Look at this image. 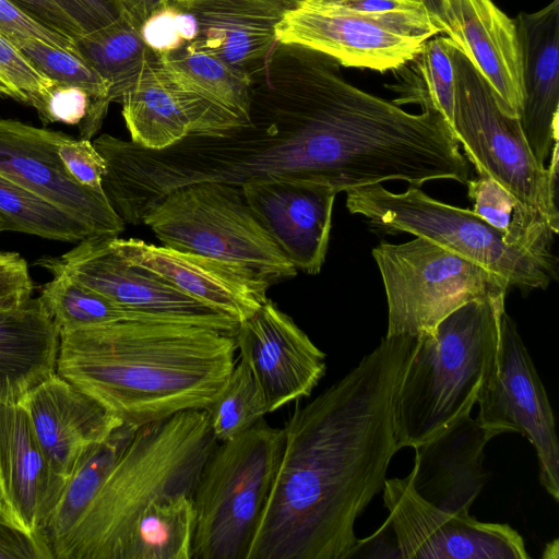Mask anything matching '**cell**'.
<instances>
[{
  "label": "cell",
  "mask_w": 559,
  "mask_h": 559,
  "mask_svg": "<svg viewBox=\"0 0 559 559\" xmlns=\"http://www.w3.org/2000/svg\"><path fill=\"white\" fill-rule=\"evenodd\" d=\"M57 152L68 175L76 183L104 192L103 179L107 173V164L91 140L73 139L63 133Z\"/></svg>",
  "instance_id": "obj_39"
},
{
  "label": "cell",
  "mask_w": 559,
  "mask_h": 559,
  "mask_svg": "<svg viewBox=\"0 0 559 559\" xmlns=\"http://www.w3.org/2000/svg\"><path fill=\"white\" fill-rule=\"evenodd\" d=\"M4 231V228H3V225L2 223L0 222V234Z\"/></svg>",
  "instance_id": "obj_52"
},
{
  "label": "cell",
  "mask_w": 559,
  "mask_h": 559,
  "mask_svg": "<svg viewBox=\"0 0 559 559\" xmlns=\"http://www.w3.org/2000/svg\"><path fill=\"white\" fill-rule=\"evenodd\" d=\"M156 60L154 53L120 102L130 141L151 150L170 146L191 133L190 119L159 73Z\"/></svg>",
  "instance_id": "obj_26"
},
{
  "label": "cell",
  "mask_w": 559,
  "mask_h": 559,
  "mask_svg": "<svg viewBox=\"0 0 559 559\" xmlns=\"http://www.w3.org/2000/svg\"><path fill=\"white\" fill-rule=\"evenodd\" d=\"M63 132L0 118V175L84 222L95 236L118 237L126 223L104 192L76 183L57 146Z\"/></svg>",
  "instance_id": "obj_14"
},
{
  "label": "cell",
  "mask_w": 559,
  "mask_h": 559,
  "mask_svg": "<svg viewBox=\"0 0 559 559\" xmlns=\"http://www.w3.org/2000/svg\"><path fill=\"white\" fill-rule=\"evenodd\" d=\"M194 521L192 495L154 500L133 524L121 559H192Z\"/></svg>",
  "instance_id": "obj_29"
},
{
  "label": "cell",
  "mask_w": 559,
  "mask_h": 559,
  "mask_svg": "<svg viewBox=\"0 0 559 559\" xmlns=\"http://www.w3.org/2000/svg\"><path fill=\"white\" fill-rule=\"evenodd\" d=\"M109 242L128 263L238 323L254 314L269 299L266 292L271 284L240 265L136 238L110 237Z\"/></svg>",
  "instance_id": "obj_16"
},
{
  "label": "cell",
  "mask_w": 559,
  "mask_h": 559,
  "mask_svg": "<svg viewBox=\"0 0 559 559\" xmlns=\"http://www.w3.org/2000/svg\"><path fill=\"white\" fill-rule=\"evenodd\" d=\"M8 37V36H7ZM49 79L80 87L91 98L86 118L79 126V138L91 140L100 129L110 105L109 85L79 53L32 37H8Z\"/></svg>",
  "instance_id": "obj_32"
},
{
  "label": "cell",
  "mask_w": 559,
  "mask_h": 559,
  "mask_svg": "<svg viewBox=\"0 0 559 559\" xmlns=\"http://www.w3.org/2000/svg\"><path fill=\"white\" fill-rule=\"evenodd\" d=\"M34 284L26 260L17 252L0 251V309H16L32 297Z\"/></svg>",
  "instance_id": "obj_41"
},
{
  "label": "cell",
  "mask_w": 559,
  "mask_h": 559,
  "mask_svg": "<svg viewBox=\"0 0 559 559\" xmlns=\"http://www.w3.org/2000/svg\"><path fill=\"white\" fill-rule=\"evenodd\" d=\"M477 423L491 436L518 432L534 447L539 480L559 499V442L555 416L545 386L518 331L503 313L496 366L479 391Z\"/></svg>",
  "instance_id": "obj_10"
},
{
  "label": "cell",
  "mask_w": 559,
  "mask_h": 559,
  "mask_svg": "<svg viewBox=\"0 0 559 559\" xmlns=\"http://www.w3.org/2000/svg\"><path fill=\"white\" fill-rule=\"evenodd\" d=\"M123 13L140 29L142 24L157 10L168 4L169 0H119Z\"/></svg>",
  "instance_id": "obj_46"
},
{
  "label": "cell",
  "mask_w": 559,
  "mask_h": 559,
  "mask_svg": "<svg viewBox=\"0 0 559 559\" xmlns=\"http://www.w3.org/2000/svg\"><path fill=\"white\" fill-rule=\"evenodd\" d=\"M17 7L40 20L51 28L71 38L81 36L84 29L61 0H11Z\"/></svg>",
  "instance_id": "obj_45"
},
{
  "label": "cell",
  "mask_w": 559,
  "mask_h": 559,
  "mask_svg": "<svg viewBox=\"0 0 559 559\" xmlns=\"http://www.w3.org/2000/svg\"><path fill=\"white\" fill-rule=\"evenodd\" d=\"M396 557L404 559H528L522 536L510 525L443 511L421 498L408 476L385 479Z\"/></svg>",
  "instance_id": "obj_11"
},
{
  "label": "cell",
  "mask_w": 559,
  "mask_h": 559,
  "mask_svg": "<svg viewBox=\"0 0 559 559\" xmlns=\"http://www.w3.org/2000/svg\"><path fill=\"white\" fill-rule=\"evenodd\" d=\"M513 21L522 56L520 123L535 158L544 164L559 135V0L533 13L521 12Z\"/></svg>",
  "instance_id": "obj_23"
},
{
  "label": "cell",
  "mask_w": 559,
  "mask_h": 559,
  "mask_svg": "<svg viewBox=\"0 0 559 559\" xmlns=\"http://www.w3.org/2000/svg\"><path fill=\"white\" fill-rule=\"evenodd\" d=\"M271 1L282 4L287 9H290L301 0H271Z\"/></svg>",
  "instance_id": "obj_49"
},
{
  "label": "cell",
  "mask_w": 559,
  "mask_h": 559,
  "mask_svg": "<svg viewBox=\"0 0 559 559\" xmlns=\"http://www.w3.org/2000/svg\"><path fill=\"white\" fill-rule=\"evenodd\" d=\"M430 13L435 16V19L440 23L443 28V33L445 31L443 23V2L444 0H423Z\"/></svg>",
  "instance_id": "obj_47"
},
{
  "label": "cell",
  "mask_w": 559,
  "mask_h": 559,
  "mask_svg": "<svg viewBox=\"0 0 559 559\" xmlns=\"http://www.w3.org/2000/svg\"><path fill=\"white\" fill-rule=\"evenodd\" d=\"M193 1H195V0H169L168 4L173 5V7H177V8H183V7L189 5Z\"/></svg>",
  "instance_id": "obj_48"
},
{
  "label": "cell",
  "mask_w": 559,
  "mask_h": 559,
  "mask_svg": "<svg viewBox=\"0 0 559 559\" xmlns=\"http://www.w3.org/2000/svg\"><path fill=\"white\" fill-rule=\"evenodd\" d=\"M142 223L166 247L240 265L271 285L297 274L238 186L203 181L174 189Z\"/></svg>",
  "instance_id": "obj_8"
},
{
  "label": "cell",
  "mask_w": 559,
  "mask_h": 559,
  "mask_svg": "<svg viewBox=\"0 0 559 559\" xmlns=\"http://www.w3.org/2000/svg\"><path fill=\"white\" fill-rule=\"evenodd\" d=\"M140 33L153 52L166 55L194 40L197 22L189 10L167 4L142 24Z\"/></svg>",
  "instance_id": "obj_38"
},
{
  "label": "cell",
  "mask_w": 559,
  "mask_h": 559,
  "mask_svg": "<svg viewBox=\"0 0 559 559\" xmlns=\"http://www.w3.org/2000/svg\"><path fill=\"white\" fill-rule=\"evenodd\" d=\"M0 516L4 518V516H3V512H2V498H1V491H0Z\"/></svg>",
  "instance_id": "obj_51"
},
{
  "label": "cell",
  "mask_w": 559,
  "mask_h": 559,
  "mask_svg": "<svg viewBox=\"0 0 559 559\" xmlns=\"http://www.w3.org/2000/svg\"><path fill=\"white\" fill-rule=\"evenodd\" d=\"M388 302L385 336L418 337L461 306L507 295L501 276L438 243L416 237L372 249Z\"/></svg>",
  "instance_id": "obj_9"
},
{
  "label": "cell",
  "mask_w": 559,
  "mask_h": 559,
  "mask_svg": "<svg viewBox=\"0 0 559 559\" xmlns=\"http://www.w3.org/2000/svg\"><path fill=\"white\" fill-rule=\"evenodd\" d=\"M504 300H472L417 337L395 397L400 449L415 448L471 414L496 366Z\"/></svg>",
  "instance_id": "obj_4"
},
{
  "label": "cell",
  "mask_w": 559,
  "mask_h": 559,
  "mask_svg": "<svg viewBox=\"0 0 559 559\" xmlns=\"http://www.w3.org/2000/svg\"><path fill=\"white\" fill-rule=\"evenodd\" d=\"M373 21L427 38L443 34L423 0H326Z\"/></svg>",
  "instance_id": "obj_36"
},
{
  "label": "cell",
  "mask_w": 559,
  "mask_h": 559,
  "mask_svg": "<svg viewBox=\"0 0 559 559\" xmlns=\"http://www.w3.org/2000/svg\"><path fill=\"white\" fill-rule=\"evenodd\" d=\"M53 469L68 478L78 457L123 423L74 384L52 373L17 402Z\"/></svg>",
  "instance_id": "obj_21"
},
{
  "label": "cell",
  "mask_w": 559,
  "mask_h": 559,
  "mask_svg": "<svg viewBox=\"0 0 559 559\" xmlns=\"http://www.w3.org/2000/svg\"><path fill=\"white\" fill-rule=\"evenodd\" d=\"M60 333L39 297L0 309V404L17 403L56 372Z\"/></svg>",
  "instance_id": "obj_25"
},
{
  "label": "cell",
  "mask_w": 559,
  "mask_h": 559,
  "mask_svg": "<svg viewBox=\"0 0 559 559\" xmlns=\"http://www.w3.org/2000/svg\"><path fill=\"white\" fill-rule=\"evenodd\" d=\"M491 439L469 414L415 447L414 466L407 475L413 488L443 511L469 514L488 479L483 462Z\"/></svg>",
  "instance_id": "obj_22"
},
{
  "label": "cell",
  "mask_w": 559,
  "mask_h": 559,
  "mask_svg": "<svg viewBox=\"0 0 559 559\" xmlns=\"http://www.w3.org/2000/svg\"><path fill=\"white\" fill-rule=\"evenodd\" d=\"M156 66L190 119V134L218 135L248 122V72L188 45L157 55Z\"/></svg>",
  "instance_id": "obj_20"
},
{
  "label": "cell",
  "mask_w": 559,
  "mask_h": 559,
  "mask_svg": "<svg viewBox=\"0 0 559 559\" xmlns=\"http://www.w3.org/2000/svg\"><path fill=\"white\" fill-rule=\"evenodd\" d=\"M455 97L452 131L479 177L490 178L516 201L524 227L552 238L559 230L557 207L558 140L550 164L535 158L520 118L507 114L492 88L454 46Z\"/></svg>",
  "instance_id": "obj_5"
},
{
  "label": "cell",
  "mask_w": 559,
  "mask_h": 559,
  "mask_svg": "<svg viewBox=\"0 0 559 559\" xmlns=\"http://www.w3.org/2000/svg\"><path fill=\"white\" fill-rule=\"evenodd\" d=\"M235 336L177 321L124 320L60 334L56 372L123 424L206 409L236 364Z\"/></svg>",
  "instance_id": "obj_2"
},
{
  "label": "cell",
  "mask_w": 559,
  "mask_h": 559,
  "mask_svg": "<svg viewBox=\"0 0 559 559\" xmlns=\"http://www.w3.org/2000/svg\"><path fill=\"white\" fill-rule=\"evenodd\" d=\"M346 206L385 233L428 239L504 278L521 289H545L557 280L549 248L513 241L473 211L440 202L419 187L393 193L381 183L346 191Z\"/></svg>",
  "instance_id": "obj_6"
},
{
  "label": "cell",
  "mask_w": 559,
  "mask_h": 559,
  "mask_svg": "<svg viewBox=\"0 0 559 559\" xmlns=\"http://www.w3.org/2000/svg\"><path fill=\"white\" fill-rule=\"evenodd\" d=\"M443 35L492 88L501 108L519 117L522 56L515 23L491 0H444Z\"/></svg>",
  "instance_id": "obj_19"
},
{
  "label": "cell",
  "mask_w": 559,
  "mask_h": 559,
  "mask_svg": "<svg viewBox=\"0 0 559 559\" xmlns=\"http://www.w3.org/2000/svg\"><path fill=\"white\" fill-rule=\"evenodd\" d=\"M284 429L263 418L217 442L193 491L192 559H247L276 476Z\"/></svg>",
  "instance_id": "obj_7"
},
{
  "label": "cell",
  "mask_w": 559,
  "mask_h": 559,
  "mask_svg": "<svg viewBox=\"0 0 559 559\" xmlns=\"http://www.w3.org/2000/svg\"><path fill=\"white\" fill-rule=\"evenodd\" d=\"M73 40L80 57L108 83L110 103L121 102L155 53L124 13L114 24Z\"/></svg>",
  "instance_id": "obj_30"
},
{
  "label": "cell",
  "mask_w": 559,
  "mask_h": 559,
  "mask_svg": "<svg viewBox=\"0 0 559 559\" xmlns=\"http://www.w3.org/2000/svg\"><path fill=\"white\" fill-rule=\"evenodd\" d=\"M216 443L205 409L138 427L55 559H121L133 524L151 502L193 496Z\"/></svg>",
  "instance_id": "obj_3"
},
{
  "label": "cell",
  "mask_w": 559,
  "mask_h": 559,
  "mask_svg": "<svg viewBox=\"0 0 559 559\" xmlns=\"http://www.w3.org/2000/svg\"><path fill=\"white\" fill-rule=\"evenodd\" d=\"M453 51V43L443 34L426 39L414 57L392 71L395 81L385 87L397 95L393 103L435 109L452 127L455 97Z\"/></svg>",
  "instance_id": "obj_28"
},
{
  "label": "cell",
  "mask_w": 559,
  "mask_h": 559,
  "mask_svg": "<svg viewBox=\"0 0 559 559\" xmlns=\"http://www.w3.org/2000/svg\"><path fill=\"white\" fill-rule=\"evenodd\" d=\"M418 338L384 336L284 426V447L247 559H347L354 525L392 457L395 397Z\"/></svg>",
  "instance_id": "obj_1"
},
{
  "label": "cell",
  "mask_w": 559,
  "mask_h": 559,
  "mask_svg": "<svg viewBox=\"0 0 559 559\" xmlns=\"http://www.w3.org/2000/svg\"><path fill=\"white\" fill-rule=\"evenodd\" d=\"M8 96L13 98V94L10 88L0 80V97Z\"/></svg>",
  "instance_id": "obj_50"
},
{
  "label": "cell",
  "mask_w": 559,
  "mask_h": 559,
  "mask_svg": "<svg viewBox=\"0 0 559 559\" xmlns=\"http://www.w3.org/2000/svg\"><path fill=\"white\" fill-rule=\"evenodd\" d=\"M0 559H52L45 540L0 516Z\"/></svg>",
  "instance_id": "obj_43"
},
{
  "label": "cell",
  "mask_w": 559,
  "mask_h": 559,
  "mask_svg": "<svg viewBox=\"0 0 559 559\" xmlns=\"http://www.w3.org/2000/svg\"><path fill=\"white\" fill-rule=\"evenodd\" d=\"M84 33H93L117 22L123 15L119 0H61Z\"/></svg>",
  "instance_id": "obj_44"
},
{
  "label": "cell",
  "mask_w": 559,
  "mask_h": 559,
  "mask_svg": "<svg viewBox=\"0 0 559 559\" xmlns=\"http://www.w3.org/2000/svg\"><path fill=\"white\" fill-rule=\"evenodd\" d=\"M66 481L43 451L24 408L19 403L0 404V491L4 519L44 539L41 530Z\"/></svg>",
  "instance_id": "obj_18"
},
{
  "label": "cell",
  "mask_w": 559,
  "mask_h": 559,
  "mask_svg": "<svg viewBox=\"0 0 559 559\" xmlns=\"http://www.w3.org/2000/svg\"><path fill=\"white\" fill-rule=\"evenodd\" d=\"M0 80L10 88L14 99L33 106L37 112L56 83L1 31Z\"/></svg>",
  "instance_id": "obj_37"
},
{
  "label": "cell",
  "mask_w": 559,
  "mask_h": 559,
  "mask_svg": "<svg viewBox=\"0 0 559 559\" xmlns=\"http://www.w3.org/2000/svg\"><path fill=\"white\" fill-rule=\"evenodd\" d=\"M0 222L4 231L79 242L95 236L81 219L0 175Z\"/></svg>",
  "instance_id": "obj_33"
},
{
  "label": "cell",
  "mask_w": 559,
  "mask_h": 559,
  "mask_svg": "<svg viewBox=\"0 0 559 559\" xmlns=\"http://www.w3.org/2000/svg\"><path fill=\"white\" fill-rule=\"evenodd\" d=\"M205 411L217 442L246 432L267 414L262 392L243 359L235 364L222 393Z\"/></svg>",
  "instance_id": "obj_34"
},
{
  "label": "cell",
  "mask_w": 559,
  "mask_h": 559,
  "mask_svg": "<svg viewBox=\"0 0 559 559\" xmlns=\"http://www.w3.org/2000/svg\"><path fill=\"white\" fill-rule=\"evenodd\" d=\"M90 106L91 98L82 88L55 83L38 115L46 123L80 126L86 118Z\"/></svg>",
  "instance_id": "obj_42"
},
{
  "label": "cell",
  "mask_w": 559,
  "mask_h": 559,
  "mask_svg": "<svg viewBox=\"0 0 559 559\" xmlns=\"http://www.w3.org/2000/svg\"><path fill=\"white\" fill-rule=\"evenodd\" d=\"M36 263L52 275L38 297L60 334L124 320L167 321L112 302L72 278L53 258H40Z\"/></svg>",
  "instance_id": "obj_31"
},
{
  "label": "cell",
  "mask_w": 559,
  "mask_h": 559,
  "mask_svg": "<svg viewBox=\"0 0 559 559\" xmlns=\"http://www.w3.org/2000/svg\"><path fill=\"white\" fill-rule=\"evenodd\" d=\"M235 340L267 413L310 396L325 373V354L270 299L239 323Z\"/></svg>",
  "instance_id": "obj_15"
},
{
  "label": "cell",
  "mask_w": 559,
  "mask_h": 559,
  "mask_svg": "<svg viewBox=\"0 0 559 559\" xmlns=\"http://www.w3.org/2000/svg\"><path fill=\"white\" fill-rule=\"evenodd\" d=\"M0 31L8 37L37 38L76 52L73 38L51 28L11 0H0Z\"/></svg>",
  "instance_id": "obj_40"
},
{
  "label": "cell",
  "mask_w": 559,
  "mask_h": 559,
  "mask_svg": "<svg viewBox=\"0 0 559 559\" xmlns=\"http://www.w3.org/2000/svg\"><path fill=\"white\" fill-rule=\"evenodd\" d=\"M276 40L324 53L341 66L393 71L414 57L425 36L370 20L326 0H301L287 9Z\"/></svg>",
  "instance_id": "obj_12"
},
{
  "label": "cell",
  "mask_w": 559,
  "mask_h": 559,
  "mask_svg": "<svg viewBox=\"0 0 559 559\" xmlns=\"http://www.w3.org/2000/svg\"><path fill=\"white\" fill-rule=\"evenodd\" d=\"M110 237L114 236L87 237L53 259L72 278L123 308L167 321L210 326L235 336L237 321L128 263L111 248Z\"/></svg>",
  "instance_id": "obj_13"
},
{
  "label": "cell",
  "mask_w": 559,
  "mask_h": 559,
  "mask_svg": "<svg viewBox=\"0 0 559 559\" xmlns=\"http://www.w3.org/2000/svg\"><path fill=\"white\" fill-rule=\"evenodd\" d=\"M258 222L286 259L307 274L324 263L337 192L330 186L271 178L241 186Z\"/></svg>",
  "instance_id": "obj_17"
},
{
  "label": "cell",
  "mask_w": 559,
  "mask_h": 559,
  "mask_svg": "<svg viewBox=\"0 0 559 559\" xmlns=\"http://www.w3.org/2000/svg\"><path fill=\"white\" fill-rule=\"evenodd\" d=\"M183 9L197 22L187 45L248 73L277 43L275 28L287 10L271 0H195Z\"/></svg>",
  "instance_id": "obj_24"
},
{
  "label": "cell",
  "mask_w": 559,
  "mask_h": 559,
  "mask_svg": "<svg viewBox=\"0 0 559 559\" xmlns=\"http://www.w3.org/2000/svg\"><path fill=\"white\" fill-rule=\"evenodd\" d=\"M138 427L121 425L105 440L86 448L69 474L61 496L41 530L52 559L97 492Z\"/></svg>",
  "instance_id": "obj_27"
},
{
  "label": "cell",
  "mask_w": 559,
  "mask_h": 559,
  "mask_svg": "<svg viewBox=\"0 0 559 559\" xmlns=\"http://www.w3.org/2000/svg\"><path fill=\"white\" fill-rule=\"evenodd\" d=\"M467 194L473 212L513 241L537 247H550V238L528 231L519 216V206L511 194L490 178L468 179Z\"/></svg>",
  "instance_id": "obj_35"
}]
</instances>
